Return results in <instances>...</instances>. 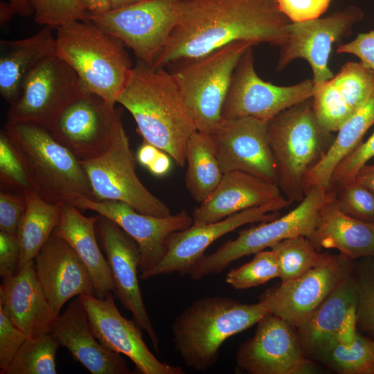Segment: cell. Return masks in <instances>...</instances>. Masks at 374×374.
Returning <instances> with one entry per match:
<instances>
[{
    "mask_svg": "<svg viewBox=\"0 0 374 374\" xmlns=\"http://www.w3.org/2000/svg\"><path fill=\"white\" fill-rule=\"evenodd\" d=\"M290 23L276 0H179L177 23L152 67L196 59L238 41L280 47Z\"/></svg>",
    "mask_w": 374,
    "mask_h": 374,
    "instance_id": "6da1fadb",
    "label": "cell"
},
{
    "mask_svg": "<svg viewBox=\"0 0 374 374\" xmlns=\"http://www.w3.org/2000/svg\"><path fill=\"white\" fill-rule=\"evenodd\" d=\"M117 103L132 114L144 141L185 165L188 141L197 130L170 73L137 60Z\"/></svg>",
    "mask_w": 374,
    "mask_h": 374,
    "instance_id": "7a4b0ae2",
    "label": "cell"
},
{
    "mask_svg": "<svg viewBox=\"0 0 374 374\" xmlns=\"http://www.w3.org/2000/svg\"><path fill=\"white\" fill-rule=\"evenodd\" d=\"M271 314L267 302L243 303L221 296L195 300L172 325V341L184 363L205 372L217 363L223 343Z\"/></svg>",
    "mask_w": 374,
    "mask_h": 374,
    "instance_id": "3957f363",
    "label": "cell"
},
{
    "mask_svg": "<svg viewBox=\"0 0 374 374\" xmlns=\"http://www.w3.org/2000/svg\"><path fill=\"white\" fill-rule=\"evenodd\" d=\"M26 170L30 187L42 199L62 204L78 196L94 199L80 161L48 129L8 121L3 129Z\"/></svg>",
    "mask_w": 374,
    "mask_h": 374,
    "instance_id": "277c9868",
    "label": "cell"
},
{
    "mask_svg": "<svg viewBox=\"0 0 374 374\" xmlns=\"http://www.w3.org/2000/svg\"><path fill=\"white\" fill-rule=\"evenodd\" d=\"M55 29V55L90 92L117 103L133 68L125 44L89 19L71 21Z\"/></svg>",
    "mask_w": 374,
    "mask_h": 374,
    "instance_id": "5b68a950",
    "label": "cell"
},
{
    "mask_svg": "<svg viewBox=\"0 0 374 374\" xmlns=\"http://www.w3.org/2000/svg\"><path fill=\"white\" fill-rule=\"evenodd\" d=\"M278 166V186L291 202L305 197L304 179L331 145V132L319 123L312 98L281 112L267 123Z\"/></svg>",
    "mask_w": 374,
    "mask_h": 374,
    "instance_id": "8992f818",
    "label": "cell"
},
{
    "mask_svg": "<svg viewBox=\"0 0 374 374\" xmlns=\"http://www.w3.org/2000/svg\"><path fill=\"white\" fill-rule=\"evenodd\" d=\"M253 46L251 42H234L173 65L170 73L198 131L211 134L222 122L235 66L243 53Z\"/></svg>",
    "mask_w": 374,
    "mask_h": 374,
    "instance_id": "52a82bcc",
    "label": "cell"
},
{
    "mask_svg": "<svg viewBox=\"0 0 374 374\" xmlns=\"http://www.w3.org/2000/svg\"><path fill=\"white\" fill-rule=\"evenodd\" d=\"M326 193L327 190L320 187L310 188L299 204L288 213L240 231L235 239L202 256L188 275L193 280H201L222 272L242 257L270 248L283 240L298 235L310 238L317 227Z\"/></svg>",
    "mask_w": 374,
    "mask_h": 374,
    "instance_id": "ba28073f",
    "label": "cell"
},
{
    "mask_svg": "<svg viewBox=\"0 0 374 374\" xmlns=\"http://www.w3.org/2000/svg\"><path fill=\"white\" fill-rule=\"evenodd\" d=\"M90 92L77 73L57 55L43 60L26 78L8 121L49 129L74 100Z\"/></svg>",
    "mask_w": 374,
    "mask_h": 374,
    "instance_id": "9c48e42d",
    "label": "cell"
},
{
    "mask_svg": "<svg viewBox=\"0 0 374 374\" xmlns=\"http://www.w3.org/2000/svg\"><path fill=\"white\" fill-rule=\"evenodd\" d=\"M135 161L128 136L122 126L103 154L80 163L89 181L94 199L124 202L146 215H170L168 206L138 177Z\"/></svg>",
    "mask_w": 374,
    "mask_h": 374,
    "instance_id": "30bf717a",
    "label": "cell"
},
{
    "mask_svg": "<svg viewBox=\"0 0 374 374\" xmlns=\"http://www.w3.org/2000/svg\"><path fill=\"white\" fill-rule=\"evenodd\" d=\"M179 0H144L88 19L130 48L138 61L152 66L179 17Z\"/></svg>",
    "mask_w": 374,
    "mask_h": 374,
    "instance_id": "8fae6325",
    "label": "cell"
},
{
    "mask_svg": "<svg viewBox=\"0 0 374 374\" xmlns=\"http://www.w3.org/2000/svg\"><path fill=\"white\" fill-rule=\"evenodd\" d=\"M312 79L291 86H278L261 79L256 72L252 47L237 64L225 99L222 120L253 117L268 122L281 112L312 98Z\"/></svg>",
    "mask_w": 374,
    "mask_h": 374,
    "instance_id": "7c38bea8",
    "label": "cell"
},
{
    "mask_svg": "<svg viewBox=\"0 0 374 374\" xmlns=\"http://www.w3.org/2000/svg\"><path fill=\"white\" fill-rule=\"evenodd\" d=\"M122 126L115 104L88 92L71 103L48 131L79 161H84L103 154Z\"/></svg>",
    "mask_w": 374,
    "mask_h": 374,
    "instance_id": "4fadbf2b",
    "label": "cell"
},
{
    "mask_svg": "<svg viewBox=\"0 0 374 374\" xmlns=\"http://www.w3.org/2000/svg\"><path fill=\"white\" fill-rule=\"evenodd\" d=\"M292 202L280 196L223 220L191 226L172 233L166 242L161 260L150 270L141 274L142 279L178 273L188 274L194 265L204 256L206 249L216 240L235 229L253 222H267L278 217V211Z\"/></svg>",
    "mask_w": 374,
    "mask_h": 374,
    "instance_id": "5bb4252c",
    "label": "cell"
},
{
    "mask_svg": "<svg viewBox=\"0 0 374 374\" xmlns=\"http://www.w3.org/2000/svg\"><path fill=\"white\" fill-rule=\"evenodd\" d=\"M253 337L238 347V366L250 374H311L314 364L305 355L296 328L281 317L268 314Z\"/></svg>",
    "mask_w": 374,
    "mask_h": 374,
    "instance_id": "9a60e30c",
    "label": "cell"
},
{
    "mask_svg": "<svg viewBox=\"0 0 374 374\" xmlns=\"http://www.w3.org/2000/svg\"><path fill=\"white\" fill-rule=\"evenodd\" d=\"M364 15L362 9L350 6L323 17L291 22L280 47L277 69L282 70L293 60L302 58L311 66L314 87L329 80L334 76L328 66L333 44L348 35Z\"/></svg>",
    "mask_w": 374,
    "mask_h": 374,
    "instance_id": "2e32d148",
    "label": "cell"
},
{
    "mask_svg": "<svg viewBox=\"0 0 374 374\" xmlns=\"http://www.w3.org/2000/svg\"><path fill=\"white\" fill-rule=\"evenodd\" d=\"M70 204L109 219L133 238L141 252V274L150 270L161 260L166 253L167 240L172 233L193 225V217L185 210L159 217L138 212L124 202L98 201L81 195Z\"/></svg>",
    "mask_w": 374,
    "mask_h": 374,
    "instance_id": "e0dca14e",
    "label": "cell"
},
{
    "mask_svg": "<svg viewBox=\"0 0 374 374\" xmlns=\"http://www.w3.org/2000/svg\"><path fill=\"white\" fill-rule=\"evenodd\" d=\"M351 260L341 253L323 254L317 266L294 280L281 283L262 299L267 302L271 314L297 329L337 285L352 274Z\"/></svg>",
    "mask_w": 374,
    "mask_h": 374,
    "instance_id": "ac0fdd59",
    "label": "cell"
},
{
    "mask_svg": "<svg viewBox=\"0 0 374 374\" xmlns=\"http://www.w3.org/2000/svg\"><path fill=\"white\" fill-rule=\"evenodd\" d=\"M267 123L249 116L222 120L210 134L223 173L242 171L278 184Z\"/></svg>",
    "mask_w": 374,
    "mask_h": 374,
    "instance_id": "d6986e66",
    "label": "cell"
},
{
    "mask_svg": "<svg viewBox=\"0 0 374 374\" xmlns=\"http://www.w3.org/2000/svg\"><path fill=\"white\" fill-rule=\"evenodd\" d=\"M89 319L91 329L105 348L127 357L143 374H184V369L160 361L149 350L141 328L125 318L109 292L104 299L96 296H78Z\"/></svg>",
    "mask_w": 374,
    "mask_h": 374,
    "instance_id": "ffe728a7",
    "label": "cell"
},
{
    "mask_svg": "<svg viewBox=\"0 0 374 374\" xmlns=\"http://www.w3.org/2000/svg\"><path fill=\"white\" fill-rule=\"evenodd\" d=\"M100 244L105 253L114 283V293L134 321L148 335L159 353V339L147 313L139 284L141 252L135 240L109 219L101 216L96 223Z\"/></svg>",
    "mask_w": 374,
    "mask_h": 374,
    "instance_id": "44dd1931",
    "label": "cell"
},
{
    "mask_svg": "<svg viewBox=\"0 0 374 374\" xmlns=\"http://www.w3.org/2000/svg\"><path fill=\"white\" fill-rule=\"evenodd\" d=\"M35 271L54 316L73 297L96 296L91 274L70 244L54 231L34 259Z\"/></svg>",
    "mask_w": 374,
    "mask_h": 374,
    "instance_id": "7402d4cb",
    "label": "cell"
},
{
    "mask_svg": "<svg viewBox=\"0 0 374 374\" xmlns=\"http://www.w3.org/2000/svg\"><path fill=\"white\" fill-rule=\"evenodd\" d=\"M374 89V71L361 62H348L331 79L314 87L312 107L320 125L330 132L343 123Z\"/></svg>",
    "mask_w": 374,
    "mask_h": 374,
    "instance_id": "603a6c76",
    "label": "cell"
},
{
    "mask_svg": "<svg viewBox=\"0 0 374 374\" xmlns=\"http://www.w3.org/2000/svg\"><path fill=\"white\" fill-rule=\"evenodd\" d=\"M51 333L92 374L133 373L121 354L105 348L96 337L78 296L58 315Z\"/></svg>",
    "mask_w": 374,
    "mask_h": 374,
    "instance_id": "cb8c5ba5",
    "label": "cell"
},
{
    "mask_svg": "<svg viewBox=\"0 0 374 374\" xmlns=\"http://www.w3.org/2000/svg\"><path fill=\"white\" fill-rule=\"evenodd\" d=\"M0 310L28 337L51 333L56 319L37 278L34 260L2 278Z\"/></svg>",
    "mask_w": 374,
    "mask_h": 374,
    "instance_id": "d4e9b609",
    "label": "cell"
},
{
    "mask_svg": "<svg viewBox=\"0 0 374 374\" xmlns=\"http://www.w3.org/2000/svg\"><path fill=\"white\" fill-rule=\"evenodd\" d=\"M280 196L275 183L242 171L225 172L211 195L195 208L193 224L219 221Z\"/></svg>",
    "mask_w": 374,
    "mask_h": 374,
    "instance_id": "484cf974",
    "label": "cell"
},
{
    "mask_svg": "<svg viewBox=\"0 0 374 374\" xmlns=\"http://www.w3.org/2000/svg\"><path fill=\"white\" fill-rule=\"evenodd\" d=\"M358 300L355 278H344L314 310L296 332L305 355L317 358L337 341L348 316L357 310Z\"/></svg>",
    "mask_w": 374,
    "mask_h": 374,
    "instance_id": "4316f807",
    "label": "cell"
},
{
    "mask_svg": "<svg viewBox=\"0 0 374 374\" xmlns=\"http://www.w3.org/2000/svg\"><path fill=\"white\" fill-rule=\"evenodd\" d=\"M310 240L318 251L335 249L352 260L374 257V223L362 222L343 213L331 189L327 190L317 227Z\"/></svg>",
    "mask_w": 374,
    "mask_h": 374,
    "instance_id": "83f0119b",
    "label": "cell"
},
{
    "mask_svg": "<svg viewBox=\"0 0 374 374\" xmlns=\"http://www.w3.org/2000/svg\"><path fill=\"white\" fill-rule=\"evenodd\" d=\"M75 206L64 203L60 219L54 233L65 240L88 269L95 288L96 296L104 299L114 293L113 276L101 252L96 235V226L100 215L87 217Z\"/></svg>",
    "mask_w": 374,
    "mask_h": 374,
    "instance_id": "f1b7e54d",
    "label": "cell"
},
{
    "mask_svg": "<svg viewBox=\"0 0 374 374\" xmlns=\"http://www.w3.org/2000/svg\"><path fill=\"white\" fill-rule=\"evenodd\" d=\"M44 26L28 37L1 40L0 93L10 105L18 98L27 75L46 57L55 54V35Z\"/></svg>",
    "mask_w": 374,
    "mask_h": 374,
    "instance_id": "f546056e",
    "label": "cell"
},
{
    "mask_svg": "<svg viewBox=\"0 0 374 374\" xmlns=\"http://www.w3.org/2000/svg\"><path fill=\"white\" fill-rule=\"evenodd\" d=\"M374 125V89L368 98L337 130V135L323 157L307 173L305 193L312 187L330 188L332 175L338 164L362 142L368 130Z\"/></svg>",
    "mask_w": 374,
    "mask_h": 374,
    "instance_id": "4dcf8cb0",
    "label": "cell"
},
{
    "mask_svg": "<svg viewBox=\"0 0 374 374\" xmlns=\"http://www.w3.org/2000/svg\"><path fill=\"white\" fill-rule=\"evenodd\" d=\"M24 197L26 211L17 233L21 247L19 270L35 259L53 234L60 222L62 206L44 200L32 188Z\"/></svg>",
    "mask_w": 374,
    "mask_h": 374,
    "instance_id": "1f68e13d",
    "label": "cell"
},
{
    "mask_svg": "<svg viewBox=\"0 0 374 374\" xmlns=\"http://www.w3.org/2000/svg\"><path fill=\"white\" fill-rule=\"evenodd\" d=\"M186 188L201 204L214 191L224 174L210 134L197 130L190 136L186 149Z\"/></svg>",
    "mask_w": 374,
    "mask_h": 374,
    "instance_id": "d6a6232c",
    "label": "cell"
},
{
    "mask_svg": "<svg viewBox=\"0 0 374 374\" xmlns=\"http://www.w3.org/2000/svg\"><path fill=\"white\" fill-rule=\"evenodd\" d=\"M316 359L341 374H374V339L357 332L345 345L337 340Z\"/></svg>",
    "mask_w": 374,
    "mask_h": 374,
    "instance_id": "836d02e7",
    "label": "cell"
},
{
    "mask_svg": "<svg viewBox=\"0 0 374 374\" xmlns=\"http://www.w3.org/2000/svg\"><path fill=\"white\" fill-rule=\"evenodd\" d=\"M59 346L51 333L27 338L4 374H56L55 356Z\"/></svg>",
    "mask_w": 374,
    "mask_h": 374,
    "instance_id": "e575fe53",
    "label": "cell"
},
{
    "mask_svg": "<svg viewBox=\"0 0 374 374\" xmlns=\"http://www.w3.org/2000/svg\"><path fill=\"white\" fill-rule=\"evenodd\" d=\"M282 283L294 280L317 266L323 254L306 236L298 235L272 245Z\"/></svg>",
    "mask_w": 374,
    "mask_h": 374,
    "instance_id": "d590c367",
    "label": "cell"
},
{
    "mask_svg": "<svg viewBox=\"0 0 374 374\" xmlns=\"http://www.w3.org/2000/svg\"><path fill=\"white\" fill-rule=\"evenodd\" d=\"M278 277L277 261L271 249L254 253L251 260L229 271L225 281L235 290H245L263 285Z\"/></svg>",
    "mask_w": 374,
    "mask_h": 374,
    "instance_id": "8d00e7d4",
    "label": "cell"
},
{
    "mask_svg": "<svg viewBox=\"0 0 374 374\" xmlns=\"http://www.w3.org/2000/svg\"><path fill=\"white\" fill-rule=\"evenodd\" d=\"M335 186L334 197L343 213L360 221L374 223L373 191L355 179Z\"/></svg>",
    "mask_w": 374,
    "mask_h": 374,
    "instance_id": "74e56055",
    "label": "cell"
},
{
    "mask_svg": "<svg viewBox=\"0 0 374 374\" xmlns=\"http://www.w3.org/2000/svg\"><path fill=\"white\" fill-rule=\"evenodd\" d=\"M1 189L22 195L31 188L24 167L4 130L0 132Z\"/></svg>",
    "mask_w": 374,
    "mask_h": 374,
    "instance_id": "f35d334b",
    "label": "cell"
},
{
    "mask_svg": "<svg viewBox=\"0 0 374 374\" xmlns=\"http://www.w3.org/2000/svg\"><path fill=\"white\" fill-rule=\"evenodd\" d=\"M35 21L53 28L74 20H87L89 15L78 0H30Z\"/></svg>",
    "mask_w": 374,
    "mask_h": 374,
    "instance_id": "ab89813d",
    "label": "cell"
},
{
    "mask_svg": "<svg viewBox=\"0 0 374 374\" xmlns=\"http://www.w3.org/2000/svg\"><path fill=\"white\" fill-rule=\"evenodd\" d=\"M369 258L355 278L358 293L356 322L374 339V257Z\"/></svg>",
    "mask_w": 374,
    "mask_h": 374,
    "instance_id": "60d3db41",
    "label": "cell"
},
{
    "mask_svg": "<svg viewBox=\"0 0 374 374\" xmlns=\"http://www.w3.org/2000/svg\"><path fill=\"white\" fill-rule=\"evenodd\" d=\"M373 157L374 132L338 164L332 175L330 187L354 180L359 170Z\"/></svg>",
    "mask_w": 374,
    "mask_h": 374,
    "instance_id": "b9f144b4",
    "label": "cell"
},
{
    "mask_svg": "<svg viewBox=\"0 0 374 374\" xmlns=\"http://www.w3.org/2000/svg\"><path fill=\"white\" fill-rule=\"evenodd\" d=\"M26 211L24 195L1 189L0 231L16 235Z\"/></svg>",
    "mask_w": 374,
    "mask_h": 374,
    "instance_id": "7bdbcfd3",
    "label": "cell"
},
{
    "mask_svg": "<svg viewBox=\"0 0 374 374\" xmlns=\"http://www.w3.org/2000/svg\"><path fill=\"white\" fill-rule=\"evenodd\" d=\"M28 337L0 310V373L4 374L18 349Z\"/></svg>",
    "mask_w": 374,
    "mask_h": 374,
    "instance_id": "ee69618b",
    "label": "cell"
},
{
    "mask_svg": "<svg viewBox=\"0 0 374 374\" xmlns=\"http://www.w3.org/2000/svg\"><path fill=\"white\" fill-rule=\"evenodd\" d=\"M280 12L291 21L300 22L319 18L332 0H276Z\"/></svg>",
    "mask_w": 374,
    "mask_h": 374,
    "instance_id": "f6af8a7d",
    "label": "cell"
},
{
    "mask_svg": "<svg viewBox=\"0 0 374 374\" xmlns=\"http://www.w3.org/2000/svg\"><path fill=\"white\" fill-rule=\"evenodd\" d=\"M21 247L16 235L0 231V276L16 274L19 270Z\"/></svg>",
    "mask_w": 374,
    "mask_h": 374,
    "instance_id": "bcb514c9",
    "label": "cell"
},
{
    "mask_svg": "<svg viewBox=\"0 0 374 374\" xmlns=\"http://www.w3.org/2000/svg\"><path fill=\"white\" fill-rule=\"evenodd\" d=\"M337 52L357 56L362 63L374 71V30L358 34L351 42L339 46Z\"/></svg>",
    "mask_w": 374,
    "mask_h": 374,
    "instance_id": "7dc6e473",
    "label": "cell"
},
{
    "mask_svg": "<svg viewBox=\"0 0 374 374\" xmlns=\"http://www.w3.org/2000/svg\"><path fill=\"white\" fill-rule=\"evenodd\" d=\"M160 151V149L143 140L135 155L136 160L139 164L147 168L152 163Z\"/></svg>",
    "mask_w": 374,
    "mask_h": 374,
    "instance_id": "c3c4849f",
    "label": "cell"
},
{
    "mask_svg": "<svg viewBox=\"0 0 374 374\" xmlns=\"http://www.w3.org/2000/svg\"><path fill=\"white\" fill-rule=\"evenodd\" d=\"M170 157L161 150L147 169L154 176L162 177L166 175L171 168Z\"/></svg>",
    "mask_w": 374,
    "mask_h": 374,
    "instance_id": "681fc988",
    "label": "cell"
},
{
    "mask_svg": "<svg viewBox=\"0 0 374 374\" xmlns=\"http://www.w3.org/2000/svg\"><path fill=\"white\" fill-rule=\"evenodd\" d=\"M89 15H98L111 10L109 0H78Z\"/></svg>",
    "mask_w": 374,
    "mask_h": 374,
    "instance_id": "f907efd6",
    "label": "cell"
},
{
    "mask_svg": "<svg viewBox=\"0 0 374 374\" xmlns=\"http://www.w3.org/2000/svg\"><path fill=\"white\" fill-rule=\"evenodd\" d=\"M355 179L374 193V164L364 165L359 170Z\"/></svg>",
    "mask_w": 374,
    "mask_h": 374,
    "instance_id": "816d5d0a",
    "label": "cell"
},
{
    "mask_svg": "<svg viewBox=\"0 0 374 374\" xmlns=\"http://www.w3.org/2000/svg\"><path fill=\"white\" fill-rule=\"evenodd\" d=\"M8 3L17 15L21 17H30L34 15V10L30 0H8Z\"/></svg>",
    "mask_w": 374,
    "mask_h": 374,
    "instance_id": "f5cc1de1",
    "label": "cell"
},
{
    "mask_svg": "<svg viewBox=\"0 0 374 374\" xmlns=\"http://www.w3.org/2000/svg\"><path fill=\"white\" fill-rule=\"evenodd\" d=\"M17 15L15 10L9 3L1 1L0 3V22L4 26L9 23L12 17Z\"/></svg>",
    "mask_w": 374,
    "mask_h": 374,
    "instance_id": "db71d44e",
    "label": "cell"
},
{
    "mask_svg": "<svg viewBox=\"0 0 374 374\" xmlns=\"http://www.w3.org/2000/svg\"><path fill=\"white\" fill-rule=\"evenodd\" d=\"M144 0H109V3L111 10H117L132 6Z\"/></svg>",
    "mask_w": 374,
    "mask_h": 374,
    "instance_id": "11a10c76",
    "label": "cell"
}]
</instances>
